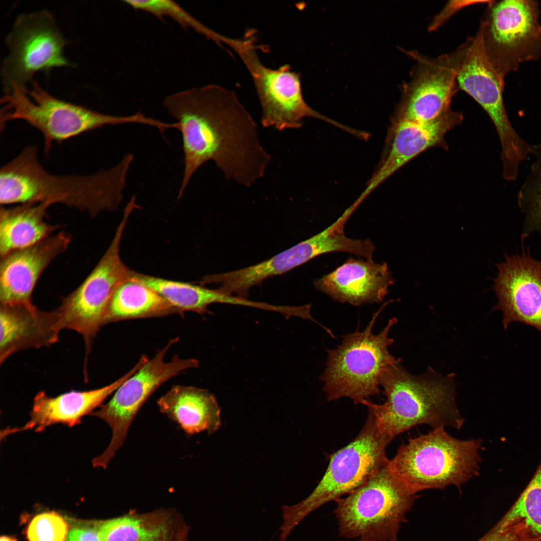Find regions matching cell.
Instances as JSON below:
<instances>
[{"label":"cell","instance_id":"obj_32","mask_svg":"<svg viewBox=\"0 0 541 541\" xmlns=\"http://www.w3.org/2000/svg\"><path fill=\"white\" fill-rule=\"evenodd\" d=\"M66 540L103 541L98 528H74L69 532Z\"/></svg>","mask_w":541,"mask_h":541},{"label":"cell","instance_id":"obj_14","mask_svg":"<svg viewBox=\"0 0 541 541\" xmlns=\"http://www.w3.org/2000/svg\"><path fill=\"white\" fill-rule=\"evenodd\" d=\"M231 47L240 57L253 81L262 108L261 124L282 131L296 129L303 119L311 117L337 126L343 125L322 115L311 108L302 95L300 76L288 65L278 69L264 65L255 51L253 39H236Z\"/></svg>","mask_w":541,"mask_h":541},{"label":"cell","instance_id":"obj_13","mask_svg":"<svg viewBox=\"0 0 541 541\" xmlns=\"http://www.w3.org/2000/svg\"><path fill=\"white\" fill-rule=\"evenodd\" d=\"M67 43L48 11L18 17L6 39L9 53L2 68L5 90L27 88L36 73L69 66L63 54Z\"/></svg>","mask_w":541,"mask_h":541},{"label":"cell","instance_id":"obj_9","mask_svg":"<svg viewBox=\"0 0 541 541\" xmlns=\"http://www.w3.org/2000/svg\"><path fill=\"white\" fill-rule=\"evenodd\" d=\"M455 52L458 89L472 97L491 120L500 141L502 167L517 169L530 156L531 146L517 134L508 118L503 99L504 77L489 61L478 31Z\"/></svg>","mask_w":541,"mask_h":541},{"label":"cell","instance_id":"obj_7","mask_svg":"<svg viewBox=\"0 0 541 541\" xmlns=\"http://www.w3.org/2000/svg\"><path fill=\"white\" fill-rule=\"evenodd\" d=\"M481 441L460 440L444 427L433 429L401 445L388 466L416 492L459 486L478 472Z\"/></svg>","mask_w":541,"mask_h":541},{"label":"cell","instance_id":"obj_11","mask_svg":"<svg viewBox=\"0 0 541 541\" xmlns=\"http://www.w3.org/2000/svg\"><path fill=\"white\" fill-rule=\"evenodd\" d=\"M132 212L130 208L124 209L111 242L98 263L55 309L62 330L71 329L82 335L87 355L104 325L107 308L114 290L130 270L122 261L119 252L123 232Z\"/></svg>","mask_w":541,"mask_h":541},{"label":"cell","instance_id":"obj_12","mask_svg":"<svg viewBox=\"0 0 541 541\" xmlns=\"http://www.w3.org/2000/svg\"><path fill=\"white\" fill-rule=\"evenodd\" d=\"M177 341L178 338L172 339L152 359L149 358L117 388L107 403L90 414L104 421L112 433L104 452L92 459L94 467H107L123 444L138 411L159 386L184 371L198 367V361L193 358L175 356L169 361H165L167 351Z\"/></svg>","mask_w":541,"mask_h":541},{"label":"cell","instance_id":"obj_23","mask_svg":"<svg viewBox=\"0 0 541 541\" xmlns=\"http://www.w3.org/2000/svg\"><path fill=\"white\" fill-rule=\"evenodd\" d=\"M50 201L17 204L0 209V256L36 244L52 235L60 225L47 222Z\"/></svg>","mask_w":541,"mask_h":541},{"label":"cell","instance_id":"obj_20","mask_svg":"<svg viewBox=\"0 0 541 541\" xmlns=\"http://www.w3.org/2000/svg\"><path fill=\"white\" fill-rule=\"evenodd\" d=\"M394 281L386 262L350 258L313 283L337 301L361 306L383 301Z\"/></svg>","mask_w":541,"mask_h":541},{"label":"cell","instance_id":"obj_16","mask_svg":"<svg viewBox=\"0 0 541 541\" xmlns=\"http://www.w3.org/2000/svg\"><path fill=\"white\" fill-rule=\"evenodd\" d=\"M496 266L492 289L497 303L493 310L502 312L504 329L517 322L541 332V261L523 248L521 254H506Z\"/></svg>","mask_w":541,"mask_h":541},{"label":"cell","instance_id":"obj_33","mask_svg":"<svg viewBox=\"0 0 541 541\" xmlns=\"http://www.w3.org/2000/svg\"><path fill=\"white\" fill-rule=\"evenodd\" d=\"M0 541H17V540L15 538H14V537L7 536H2L1 537Z\"/></svg>","mask_w":541,"mask_h":541},{"label":"cell","instance_id":"obj_4","mask_svg":"<svg viewBox=\"0 0 541 541\" xmlns=\"http://www.w3.org/2000/svg\"><path fill=\"white\" fill-rule=\"evenodd\" d=\"M386 302L375 312L366 328L343 337L341 344L327 350L325 368L320 376L329 401L348 397L355 404L362 403L371 396L378 394L382 372L401 362L389 351L394 340L389 336L396 318L388 320L377 334L373 333L375 322Z\"/></svg>","mask_w":541,"mask_h":541},{"label":"cell","instance_id":"obj_18","mask_svg":"<svg viewBox=\"0 0 541 541\" xmlns=\"http://www.w3.org/2000/svg\"><path fill=\"white\" fill-rule=\"evenodd\" d=\"M71 241V235L62 231L32 246L1 256V304L33 303V293L41 276L68 248Z\"/></svg>","mask_w":541,"mask_h":541},{"label":"cell","instance_id":"obj_5","mask_svg":"<svg viewBox=\"0 0 541 541\" xmlns=\"http://www.w3.org/2000/svg\"><path fill=\"white\" fill-rule=\"evenodd\" d=\"M388 464L347 497L335 500L333 512L341 536L358 541H398L401 524L407 521V513L418 496Z\"/></svg>","mask_w":541,"mask_h":541},{"label":"cell","instance_id":"obj_24","mask_svg":"<svg viewBox=\"0 0 541 541\" xmlns=\"http://www.w3.org/2000/svg\"><path fill=\"white\" fill-rule=\"evenodd\" d=\"M130 270L114 290L104 324L127 319L157 317L180 313L157 292L138 281Z\"/></svg>","mask_w":541,"mask_h":541},{"label":"cell","instance_id":"obj_26","mask_svg":"<svg viewBox=\"0 0 541 541\" xmlns=\"http://www.w3.org/2000/svg\"><path fill=\"white\" fill-rule=\"evenodd\" d=\"M103 541H169L171 525L158 514H131L102 522L98 528Z\"/></svg>","mask_w":541,"mask_h":541},{"label":"cell","instance_id":"obj_6","mask_svg":"<svg viewBox=\"0 0 541 541\" xmlns=\"http://www.w3.org/2000/svg\"><path fill=\"white\" fill-rule=\"evenodd\" d=\"M1 103V130L13 120L27 122L42 135L45 154L55 142L61 143L85 133L109 125L140 124L148 125L150 119L141 112L115 116L58 99L34 81L31 88L13 87L6 90Z\"/></svg>","mask_w":541,"mask_h":541},{"label":"cell","instance_id":"obj_22","mask_svg":"<svg viewBox=\"0 0 541 541\" xmlns=\"http://www.w3.org/2000/svg\"><path fill=\"white\" fill-rule=\"evenodd\" d=\"M157 404L160 411L188 435L203 431L213 433L220 426V407L206 389L174 385Z\"/></svg>","mask_w":541,"mask_h":541},{"label":"cell","instance_id":"obj_29","mask_svg":"<svg viewBox=\"0 0 541 541\" xmlns=\"http://www.w3.org/2000/svg\"><path fill=\"white\" fill-rule=\"evenodd\" d=\"M136 10L150 13L160 19L169 17L185 28H190L217 44L224 43L225 37L201 24L173 2L167 0L125 1Z\"/></svg>","mask_w":541,"mask_h":541},{"label":"cell","instance_id":"obj_2","mask_svg":"<svg viewBox=\"0 0 541 541\" xmlns=\"http://www.w3.org/2000/svg\"><path fill=\"white\" fill-rule=\"evenodd\" d=\"M133 159L127 154L113 167L91 175H55L40 163L37 147L29 145L1 168V205L50 201L92 217L115 210L122 201Z\"/></svg>","mask_w":541,"mask_h":541},{"label":"cell","instance_id":"obj_10","mask_svg":"<svg viewBox=\"0 0 541 541\" xmlns=\"http://www.w3.org/2000/svg\"><path fill=\"white\" fill-rule=\"evenodd\" d=\"M536 1H489L480 24L485 53L503 77L541 58V32Z\"/></svg>","mask_w":541,"mask_h":541},{"label":"cell","instance_id":"obj_25","mask_svg":"<svg viewBox=\"0 0 541 541\" xmlns=\"http://www.w3.org/2000/svg\"><path fill=\"white\" fill-rule=\"evenodd\" d=\"M132 274L138 281L162 296L180 313L189 311L204 314L208 312V306L212 304H230L232 302L230 296L199 284L170 280L134 271Z\"/></svg>","mask_w":541,"mask_h":541},{"label":"cell","instance_id":"obj_17","mask_svg":"<svg viewBox=\"0 0 541 541\" xmlns=\"http://www.w3.org/2000/svg\"><path fill=\"white\" fill-rule=\"evenodd\" d=\"M463 120L462 113L450 109L428 122L394 120L387 156L359 197L365 199L387 178L424 151L437 146L446 148L445 135Z\"/></svg>","mask_w":541,"mask_h":541},{"label":"cell","instance_id":"obj_15","mask_svg":"<svg viewBox=\"0 0 541 541\" xmlns=\"http://www.w3.org/2000/svg\"><path fill=\"white\" fill-rule=\"evenodd\" d=\"M414 62L404 84L394 120L428 122L443 115L458 89L455 51L432 58L405 51Z\"/></svg>","mask_w":541,"mask_h":541},{"label":"cell","instance_id":"obj_21","mask_svg":"<svg viewBox=\"0 0 541 541\" xmlns=\"http://www.w3.org/2000/svg\"><path fill=\"white\" fill-rule=\"evenodd\" d=\"M0 362L23 349L49 346L62 330L56 311H43L33 303L1 304Z\"/></svg>","mask_w":541,"mask_h":541},{"label":"cell","instance_id":"obj_31","mask_svg":"<svg viewBox=\"0 0 541 541\" xmlns=\"http://www.w3.org/2000/svg\"><path fill=\"white\" fill-rule=\"evenodd\" d=\"M477 541H540L521 523L502 524L497 522Z\"/></svg>","mask_w":541,"mask_h":541},{"label":"cell","instance_id":"obj_30","mask_svg":"<svg viewBox=\"0 0 541 541\" xmlns=\"http://www.w3.org/2000/svg\"><path fill=\"white\" fill-rule=\"evenodd\" d=\"M68 526L64 519L55 512H45L34 517L29 524V541H65Z\"/></svg>","mask_w":541,"mask_h":541},{"label":"cell","instance_id":"obj_8","mask_svg":"<svg viewBox=\"0 0 541 541\" xmlns=\"http://www.w3.org/2000/svg\"><path fill=\"white\" fill-rule=\"evenodd\" d=\"M391 440L379 430L368 411L357 437L332 455L325 474L312 492L297 504L282 506V532L290 534L310 513L350 493L387 465L386 448Z\"/></svg>","mask_w":541,"mask_h":541},{"label":"cell","instance_id":"obj_27","mask_svg":"<svg viewBox=\"0 0 541 541\" xmlns=\"http://www.w3.org/2000/svg\"><path fill=\"white\" fill-rule=\"evenodd\" d=\"M531 155L533 162L517 195L518 205L525 216L524 238L534 232L541 233V142L531 146Z\"/></svg>","mask_w":541,"mask_h":541},{"label":"cell","instance_id":"obj_28","mask_svg":"<svg viewBox=\"0 0 541 541\" xmlns=\"http://www.w3.org/2000/svg\"><path fill=\"white\" fill-rule=\"evenodd\" d=\"M500 520L521 522L541 538V463L525 489Z\"/></svg>","mask_w":541,"mask_h":541},{"label":"cell","instance_id":"obj_34","mask_svg":"<svg viewBox=\"0 0 541 541\" xmlns=\"http://www.w3.org/2000/svg\"><path fill=\"white\" fill-rule=\"evenodd\" d=\"M539 29H540V31L541 32V25H540Z\"/></svg>","mask_w":541,"mask_h":541},{"label":"cell","instance_id":"obj_3","mask_svg":"<svg viewBox=\"0 0 541 541\" xmlns=\"http://www.w3.org/2000/svg\"><path fill=\"white\" fill-rule=\"evenodd\" d=\"M380 385L386 401L377 404L368 399L362 404L373 415L379 430L391 440L419 424L459 429L464 423L456 404L453 373L443 375L429 367L415 375L399 363L382 372Z\"/></svg>","mask_w":541,"mask_h":541},{"label":"cell","instance_id":"obj_1","mask_svg":"<svg viewBox=\"0 0 541 541\" xmlns=\"http://www.w3.org/2000/svg\"><path fill=\"white\" fill-rule=\"evenodd\" d=\"M182 136L184 170L178 198L204 163L213 161L228 180L249 186L261 178L270 156L257 126L235 93L209 84L171 94L163 101Z\"/></svg>","mask_w":541,"mask_h":541},{"label":"cell","instance_id":"obj_19","mask_svg":"<svg viewBox=\"0 0 541 541\" xmlns=\"http://www.w3.org/2000/svg\"><path fill=\"white\" fill-rule=\"evenodd\" d=\"M142 365L141 361L124 376L103 387L87 391H71L55 397L44 391L38 393L34 398L29 420L23 426L8 427L1 432V437L29 430L41 432L47 427L62 424L73 427L81 423L82 418L90 415L100 407L104 400L117 389Z\"/></svg>","mask_w":541,"mask_h":541}]
</instances>
